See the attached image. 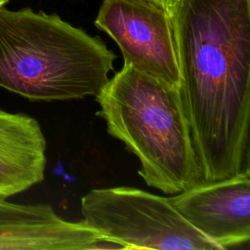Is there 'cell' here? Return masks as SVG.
<instances>
[{"instance_id": "obj_1", "label": "cell", "mask_w": 250, "mask_h": 250, "mask_svg": "<svg viewBox=\"0 0 250 250\" xmlns=\"http://www.w3.org/2000/svg\"><path fill=\"white\" fill-rule=\"evenodd\" d=\"M180 93L203 182L249 169L250 0H178Z\"/></svg>"}, {"instance_id": "obj_2", "label": "cell", "mask_w": 250, "mask_h": 250, "mask_svg": "<svg viewBox=\"0 0 250 250\" xmlns=\"http://www.w3.org/2000/svg\"><path fill=\"white\" fill-rule=\"evenodd\" d=\"M115 54L58 15L0 7V87L30 101L96 96Z\"/></svg>"}, {"instance_id": "obj_3", "label": "cell", "mask_w": 250, "mask_h": 250, "mask_svg": "<svg viewBox=\"0 0 250 250\" xmlns=\"http://www.w3.org/2000/svg\"><path fill=\"white\" fill-rule=\"evenodd\" d=\"M95 98L96 114L138 157L147 186L177 194L203 182L179 87L123 63Z\"/></svg>"}, {"instance_id": "obj_4", "label": "cell", "mask_w": 250, "mask_h": 250, "mask_svg": "<svg viewBox=\"0 0 250 250\" xmlns=\"http://www.w3.org/2000/svg\"><path fill=\"white\" fill-rule=\"evenodd\" d=\"M83 222L124 249L220 250L162 197L130 187L94 188L81 198Z\"/></svg>"}, {"instance_id": "obj_5", "label": "cell", "mask_w": 250, "mask_h": 250, "mask_svg": "<svg viewBox=\"0 0 250 250\" xmlns=\"http://www.w3.org/2000/svg\"><path fill=\"white\" fill-rule=\"evenodd\" d=\"M95 25L118 45L124 63L179 87L170 13L154 0H104Z\"/></svg>"}, {"instance_id": "obj_6", "label": "cell", "mask_w": 250, "mask_h": 250, "mask_svg": "<svg viewBox=\"0 0 250 250\" xmlns=\"http://www.w3.org/2000/svg\"><path fill=\"white\" fill-rule=\"evenodd\" d=\"M168 197L173 207L220 250L250 239V170L201 182Z\"/></svg>"}, {"instance_id": "obj_7", "label": "cell", "mask_w": 250, "mask_h": 250, "mask_svg": "<svg viewBox=\"0 0 250 250\" xmlns=\"http://www.w3.org/2000/svg\"><path fill=\"white\" fill-rule=\"evenodd\" d=\"M47 142L32 116L0 108V195L10 197L41 183Z\"/></svg>"}, {"instance_id": "obj_8", "label": "cell", "mask_w": 250, "mask_h": 250, "mask_svg": "<svg viewBox=\"0 0 250 250\" xmlns=\"http://www.w3.org/2000/svg\"><path fill=\"white\" fill-rule=\"evenodd\" d=\"M3 195H0V223L16 220L28 216L36 212L41 203L39 204H20L14 203L7 199Z\"/></svg>"}, {"instance_id": "obj_9", "label": "cell", "mask_w": 250, "mask_h": 250, "mask_svg": "<svg viewBox=\"0 0 250 250\" xmlns=\"http://www.w3.org/2000/svg\"><path fill=\"white\" fill-rule=\"evenodd\" d=\"M154 1L159 3L160 5H162L169 13H171L178 0H154Z\"/></svg>"}, {"instance_id": "obj_10", "label": "cell", "mask_w": 250, "mask_h": 250, "mask_svg": "<svg viewBox=\"0 0 250 250\" xmlns=\"http://www.w3.org/2000/svg\"><path fill=\"white\" fill-rule=\"evenodd\" d=\"M8 1H9V0H0V7L4 6Z\"/></svg>"}]
</instances>
